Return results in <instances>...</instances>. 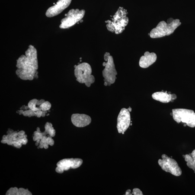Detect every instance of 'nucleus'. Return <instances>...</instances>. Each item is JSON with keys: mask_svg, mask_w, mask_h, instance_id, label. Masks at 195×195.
Here are the masks:
<instances>
[{"mask_svg": "<svg viewBox=\"0 0 195 195\" xmlns=\"http://www.w3.org/2000/svg\"><path fill=\"white\" fill-rule=\"evenodd\" d=\"M23 114L24 116H28L29 117L36 116V111L30 109V110H27L25 111H24Z\"/></svg>", "mask_w": 195, "mask_h": 195, "instance_id": "obj_19", "label": "nucleus"}, {"mask_svg": "<svg viewBox=\"0 0 195 195\" xmlns=\"http://www.w3.org/2000/svg\"><path fill=\"white\" fill-rule=\"evenodd\" d=\"M19 189L16 187H11L9 190L6 193L7 195H18Z\"/></svg>", "mask_w": 195, "mask_h": 195, "instance_id": "obj_18", "label": "nucleus"}, {"mask_svg": "<svg viewBox=\"0 0 195 195\" xmlns=\"http://www.w3.org/2000/svg\"><path fill=\"white\" fill-rule=\"evenodd\" d=\"M21 139L20 140L14 141L12 142V144L13 146L17 148H20L22 146V142Z\"/></svg>", "mask_w": 195, "mask_h": 195, "instance_id": "obj_21", "label": "nucleus"}, {"mask_svg": "<svg viewBox=\"0 0 195 195\" xmlns=\"http://www.w3.org/2000/svg\"><path fill=\"white\" fill-rule=\"evenodd\" d=\"M43 111L41 110H39L36 112V116H37L38 117H40L42 116L43 115Z\"/></svg>", "mask_w": 195, "mask_h": 195, "instance_id": "obj_26", "label": "nucleus"}, {"mask_svg": "<svg viewBox=\"0 0 195 195\" xmlns=\"http://www.w3.org/2000/svg\"><path fill=\"white\" fill-rule=\"evenodd\" d=\"M71 121L73 124L77 127H84L89 125L91 119L90 116L84 114L75 113L71 116Z\"/></svg>", "mask_w": 195, "mask_h": 195, "instance_id": "obj_12", "label": "nucleus"}, {"mask_svg": "<svg viewBox=\"0 0 195 195\" xmlns=\"http://www.w3.org/2000/svg\"><path fill=\"white\" fill-rule=\"evenodd\" d=\"M37 131H38V132H41V131H40V128H37Z\"/></svg>", "mask_w": 195, "mask_h": 195, "instance_id": "obj_39", "label": "nucleus"}, {"mask_svg": "<svg viewBox=\"0 0 195 195\" xmlns=\"http://www.w3.org/2000/svg\"><path fill=\"white\" fill-rule=\"evenodd\" d=\"M83 161L81 159H65L59 161L57 163V167H59L62 171H67L70 168L76 169L82 165Z\"/></svg>", "mask_w": 195, "mask_h": 195, "instance_id": "obj_11", "label": "nucleus"}, {"mask_svg": "<svg viewBox=\"0 0 195 195\" xmlns=\"http://www.w3.org/2000/svg\"><path fill=\"white\" fill-rule=\"evenodd\" d=\"M72 0H58L55 5L49 7L46 13V16L51 17L58 15L69 6Z\"/></svg>", "mask_w": 195, "mask_h": 195, "instance_id": "obj_10", "label": "nucleus"}, {"mask_svg": "<svg viewBox=\"0 0 195 195\" xmlns=\"http://www.w3.org/2000/svg\"><path fill=\"white\" fill-rule=\"evenodd\" d=\"M2 139H8V137H7V136H6V135H4V136H3Z\"/></svg>", "mask_w": 195, "mask_h": 195, "instance_id": "obj_35", "label": "nucleus"}, {"mask_svg": "<svg viewBox=\"0 0 195 195\" xmlns=\"http://www.w3.org/2000/svg\"><path fill=\"white\" fill-rule=\"evenodd\" d=\"M45 100H38L37 102V105L40 106L42 103L44 102Z\"/></svg>", "mask_w": 195, "mask_h": 195, "instance_id": "obj_30", "label": "nucleus"}, {"mask_svg": "<svg viewBox=\"0 0 195 195\" xmlns=\"http://www.w3.org/2000/svg\"><path fill=\"white\" fill-rule=\"evenodd\" d=\"M45 130L43 133V136H45L46 135L49 134L50 136L51 137H54L55 135V130L52 127L51 124L47 122L45 125Z\"/></svg>", "mask_w": 195, "mask_h": 195, "instance_id": "obj_15", "label": "nucleus"}, {"mask_svg": "<svg viewBox=\"0 0 195 195\" xmlns=\"http://www.w3.org/2000/svg\"><path fill=\"white\" fill-rule=\"evenodd\" d=\"M38 101V100H36V99H33V100H30L28 104L29 108L36 112L40 110V109L39 108L36 107Z\"/></svg>", "mask_w": 195, "mask_h": 195, "instance_id": "obj_16", "label": "nucleus"}, {"mask_svg": "<svg viewBox=\"0 0 195 195\" xmlns=\"http://www.w3.org/2000/svg\"><path fill=\"white\" fill-rule=\"evenodd\" d=\"M104 59L106 62L103 64L105 68L102 71V75L104 78V85L110 86L115 82L116 76L117 75L113 56L108 52H106L104 55Z\"/></svg>", "mask_w": 195, "mask_h": 195, "instance_id": "obj_5", "label": "nucleus"}, {"mask_svg": "<svg viewBox=\"0 0 195 195\" xmlns=\"http://www.w3.org/2000/svg\"><path fill=\"white\" fill-rule=\"evenodd\" d=\"M47 142L48 144L51 146H53L54 142L53 139H52L51 137L49 136L48 137L47 139Z\"/></svg>", "mask_w": 195, "mask_h": 195, "instance_id": "obj_24", "label": "nucleus"}, {"mask_svg": "<svg viewBox=\"0 0 195 195\" xmlns=\"http://www.w3.org/2000/svg\"><path fill=\"white\" fill-rule=\"evenodd\" d=\"M132 194L135 195H143L142 192L139 189L135 188L133 190V193Z\"/></svg>", "mask_w": 195, "mask_h": 195, "instance_id": "obj_23", "label": "nucleus"}, {"mask_svg": "<svg viewBox=\"0 0 195 195\" xmlns=\"http://www.w3.org/2000/svg\"><path fill=\"white\" fill-rule=\"evenodd\" d=\"M32 195V194L27 189H25L23 188L19 189L18 195Z\"/></svg>", "mask_w": 195, "mask_h": 195, "instance_id": "obj_20", "label": "nucleus"}, {"mask_svg": "<svg viewBox=\"0 0 195 195\" xmlns=\"http://www.w3.org/2000/svg\"><path fill=\"white\" fill-rule=\"evenodd\" d=\"M23 145H26L27 142V138H23L21 139Z\"/></svg>", "mask_w": 195, "mask_h": 195, "instance_id": "obj_28", "label": "nucleus"}, {"mask_svg": "<svg viewBox=\"0 0 195 195\" xmlns=\"http://www.w3.org/2000/svg\"><path fill=\"white\" fill-rule=\"evenodd\" d=\"M128 110L129 112H131L132 111V109L130 107H129V108L128 109Z\"/></svg>", "mask_w": 195, "mask_h": 195, "instance_id": "obj_38", "label": "nucleus"}, {"mask_svg": "<svg viewBox=\"0 0 195 195\" xmlns=\"http://www.w3.org/2000/svg\"><path fill=\"white\" fill-rule=\"evenodd\" d=\"M177 96L175 94H171V102H173L174 100L176 99Z\"/></svg>", "mask_w": 195, "mask_h": 195, "instance_id": "obj_29", "label": "nucleus"}, {"mask_svg": "<svg viewBox=\"0 0 195 195\" xmlns=\"http://www.w3.org/2000/svg\"><path fill=\"white\" fill-rule=\"evenodd\" d=\"M152 98L163 103H167L171 102V94H168L167 91L165 92H157L152 95Z\"/></svg>", "mask_w": 195, "mask_h": 195, "instance_id": "obj_14", "label": "nucleus"}, {"mask_svg": "<svg viewBox=\"0 0 195 195\" xmlns=\"http://www.w3.org/2000/svg\"><path fill=\"white\" fill-rule=\"evenodd\" d=\"M127 10L120 7L112 19V21L108 20L106 27L108 30L116 34L122 33L124 30L125 27L129 22V18L127 17Z\"/></svg>", "mask_w": 195, "mask_h": 195, "instance_id": "obj_2", "label": "nucleus"}, {"mask_svg": "<svg viewBox=\"0 0 195 195\" xmlns=\"http://www.w3.org/2000/svg\"><path fill=\"white\" fill-rule=\"evenodd\" d=\"M85 12L84 10H80L78 9L70 10L68 14H65L66 16L61 20L60 27L65 29L72 27L81 21L85 15Z\"/></svg>", "mask_w": 195, "mask_h": 195, "instance_id": "obj_8", "label": "nucleus"}, {"mask_svg": "<svg viewBox=\"0 0 195 195\" xmlns=\"http://www.w3.org/2000/svg\"><path fill=\"white\" fill-rule=\"evenodd\" d=\"M49 148V145L47 144H45L44 145V148L45 149H47Z\"/></svg>", "mask_w": 195, "mask_h": 195, "instance_id": "obj_34", "label": "nucleus"}, {"mask_svg": "<svg viewBox=\"0 0 195 195\" xmlns=\"http://www.w3.org/2000/svg\"><path fill=\"white\" fill-rule=\"evenodd\" d=\"M13 132H14V131H13L12 130H11V129H10V130H8V131L7 132V134L12 133H13Z\"/></svg>", "mask_w": 195, "mask_h": 195, "instance_id": "obj_36", "label": "nucleus"}, {"mask_svg": "<svg viewBox=\"0 0 195 195\" xmlns=\"http://www.w3.org/2000/svg\"><path fill=\"white\" fill-rule=\"evenodd\" d=\"M39 147H40V148H44V145L40 144V146H39Z\"/></svg>", "mask_w": 195, "mask_h": 195, "instance_id": "obj_37", "label": "nucleus"}, {"mask_svg": "<svg viewBox=\"0 0 195 195\" xmlns=\"http://www.w3.org/2000/svg\"><path fill=\"white\" fill-rule=\"evenodd\" d=\"M17 135H18V137L23 136L25 135V132L23 130L20 131L19 132H18Z\"/></svg>", "mask_w": 195, "mask_h": 195, "instance_id": "obj_27", "label": "nucleus"}, {"mask_svg": "<svg viewBox=\"0 0 195 195\" xmlns=\"http://www.w3.org/2000/svg\"><path fill=\"white\" fill-rule=\"evenodd\" d=\"M16 74L20 78L25 80H32L37 76L38 68L37 51L30 45L25 55L20 56L17 60Z\"/></svg>", "mask_w": 195, "mask_h": 195, "instance_id": "obj_1", "label": "nucleus"}, {"mask_svg": "<svg viewBox=\"0 0 195 195\" xmlns=\"http://www.w3.org/2000/svg\"><path fill=\"white\" fill-rule=\"evenodd\" d=\"M187 165L189 168L192 169L195 173V164H192L191 163L187 162Z\"/></svg>", "mask_w": 195, "mask_h": 195, "instance_id": "obj_25", "label": "nucleus"}, {"mask_svg": "<svg viewBox=\"0 0 195 195\" xmlns=\"http://www.w3.org/2000/svg\"><path fill=\"white\" fill-rule=\"evenodd\" d=\"M39 143H38V142H36V143L35 144L36 146H38L39 145Z\"/></svg>", "mask_w": 195, "mask_h": 195, "instance_id": "obj_40", "label": "nucleus"}, {"mask_svg": "<svg viewBox=\"0 0 195 195\" xmlns=\"http://www.w3.org/2000/svg\"><path fill=\"white\" fill-rule=\"evenodd\" d=\"M74 73L76 80L81 84H85L87 87H90L94 83L95 78L92 73L91 65L87 62H83L75 65Z\"/></svg>", "mask_w": 195, "mask_h": 195, "instance_id": "obj_4", "label": "nucleus"}, {"mask_svg": "<svg viewBox=\"0 0 195 195\" xmlns=\"http://www.w3.org/2000/svg\"><path fill=\"white\" fill-rule=\"evenodd\" d=\"M157 59V56L156 54L154 52L150 53L148 51H146L145 52L144 56L141 57L139 60V66L142 68H148L154 63Z\"/></svg>", "mask_w": 195, "mask_h": 195, "instance_id": "obj_13", "label": "nucleus"}, {"mask_svg": "<svg viewBox=\"0 0 195 195\" xmlns=\"http://www.w3.org/2000/svg\"><path fill=\"white\" fill-rule=\"evenodd\" d=\"M131 190H128L126 191V194L125 195H132V194H130Z\"/></svg>", "mask_w": 195, "mask_h": 195, "instance_id": "obj_31", "label": "nucleus"}, {"mask_svg": "<svg viewBox=\"0 0 195 195\" xmlns=\"http://www.w3.org/2000/svg\"><path fill=\"white\" fill-rule=\"evenodd\" d=\"M172 116L174 120L177 123L186 124L189 127H195V113L193 110L188 109H173Z\"/></svg>", "mask_w": 195, "mask_h": 195, "instance_id": "obj_6", "label": "nucleus"}, {"mask_svg": "<svg viewBox=\"0 0 195 195\" xmlns=\"http://www.w3.org/2000/svg\"><path fill=\"white\" fill-rule=\"evenodd\" d=\"M51 104L48 101H45L41 105L39 106V108L43 111H47L50 109Z\"/></svg>", "mask_w": 195, "mask_h": 195, "instance_id": "obj_17", "label": "nucleus"}, {"mask_svg": "<svg viewBox=\"0 0 195 195\" xmlns=\"http://www.w3.org/2000/svg\"><path fill=\"white\" fill-rule=\"evenodd\" d=\"M185 160L187 162L191 163L193 161L192 157L191 155L187 154L184 156Z\"/></svg>", "mask_w": 195, "mask_h": 195, "instance_id": "obj_22", "label": "nucleus"}, {"mask_svg": "<svg viewBox=\"0 0 195 195\" xmlns=\"http://www.w3.org/2000/svg\"><path fill=\"white\" fill-rule=\"evenodd\" d=\"M161 158L162 159L158 160V163L163 170L176 176L181 175V169L175 160L164 154L161 156Z\"/></svg>", "mask_w": 195, "mask_h": 195, "instance_id": "obj_7", "label": "nucleus"}, {"mask_svg": "<svg viewBox=\"0 0 195 195\" xmlns=\"http://www.w3.org/2000/svg\"><path fill=\"white\" fill-rule=\"evenodd\" d=\"M8 139H3L1 141V142L3 144H7V142H8Z\"/></svg>", "mask_w": 195, "mask_h": 195, "instance_id": "obj_32", "label": "nucleus"}, {"mask_svg": "<svg viewBox=\"0 0 195 195\" xmlns=\"http://www.w3.org/2000/svg\"><path fill=\"white\" fill-rule=\"evenodd\" d=\"M130 112L128 109L122 108L117 118V128L119 133L124 134L130 126Z\"/></svg>", "mask_w": 195, "mask_h": 195, "instance_id": "obj_9", "label": "nucleus"}, {"mask_svg": "<svg viewBox=\"0 0 195 195\" xmlns=\"http://www.w3.org/2000/svg\"><path fill=\"white\" fill-rule=\"evenodd\" d=\"M191 155L193 158H195V150H194L193 151V152H192Z\"/></svg>", "mask_w": 195, "mask_h": 195, "instance_id": "obj_33", "label": "nucleus"}, {"mask_svg": "<svg viewBox=\"0 0 195 195\" xmlns=\"http://www.w3.org/2000/svg\"><path fill=\"white\" fill-rule=\"evenodd\" d=\"M167 22V23L164 21L160 22L157 27L151 30L150 37L151 38H155L169 36L172 34L177 27L181 24L178 19L169 18Z\"/></svg>", "mask_w": 195, "mask_h": 195, "instance_id": "obj_3", "label": "nucleus"}]
</instances>
